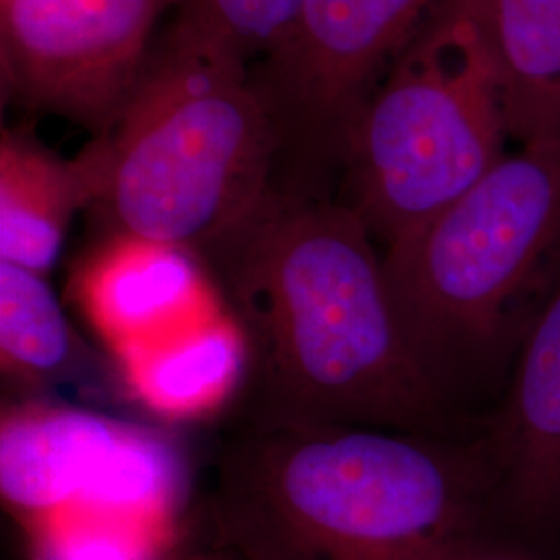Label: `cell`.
<instances>
[{
    "label": "cell",
    "mask_w": 560,
    "mask_h": 560,
    "mask_svg": "<svg viewBox=\"0 0 560 560\" xmlns=\"http://www.w3.org/2000/svg\"><path fill=\"white\" fill-rule=\"evenodd\" d=\"M436 0H305L252 80L280 141L277 180L335 194L347 131Z\"/></svg>",
    "instance_id": "cell-6"
},
{
    "label": "cell",
    "mask_w": 560,
    "mask_h": 560,
    "mask_svg": "<svg viewBox=\"0 0 560 560\" xmlns=\"http://www.w3.org/2000/svg\"><path fill=\"white\" fill-rule=\"evenodd\" d=\"M480 430L499 478L501 521L560 525V256Z\"/></svg>",
    "instance_id": "cell-8"
},
{
    "label": "cell",
    "mask_w": 560,
    "mask_h": 560,
    "mask_svg": "<svg viewBox=\"0 0 560 560\" xmlns=\"http://www.w3.org/2000/svg\"><path fill=\"white\" fill-rule=\"evenodd\" d=\"M183 560H241L240 557H235V555H231V552H226V550H221V548H214V550H210V552H200V555H194V557H187V559Z\"/></svg>",
    "instance_id": "cell-17"
},
{
    "label": "cell",
    "mask_w": 560,
    "mask_h": 560,
    "mask_svg": "<svg viewBox=\"0 0 560 560\" xmlns=\"http://www.w3.org/2000/svg\"><path fill=\"white\" fill-rule=\"evenodd\" d=\"M494 46L509 138H560V0H480Z\"/></svg>",
    "instance_id": "cell-13"
},
{
    "label": "cell",
    "mask_w": 560,
    "mask_h": 560,
    "mask_svg": "<svg viewBox=\"0 0 560 560\" xmlns=\"http://www.w3.org/2000/svg\"><path fill=\"white\" fill-rule=\"evenodd\" d=\"M101 141L62 159L25 127L0 136V260L48 275L69 226L101 194Z\"/></svg>",
    "instance_id": "cell-11"
},
{
    "label": "cell",
    "mask_w": 560,
    "mask_h": 560,
    "mask_svg": "<svg viewBox=\"0 0 560 560\" xmlns=\"http://www.w3.org/2000/svg\"><path fill=\"white\" fill-rule=\"evenodd\" d=\"M0 361L23 390L59 382L78 361V339L46 275L2 260Z\"/></svg>",
    "instance_id": "cell-14"
},
{
    "label": "cell",
    "mask_w": 560,
    "mask_h": 560,
    "mask_svg": "<svg viewBox=\"0 0 560 560\" xmlns=\"http://www.w3.org/2000/svg\"><path fill=\"white\" fill-rule=\"evenodd\" d=\"M104 235L194 254L247 221L275 185L280 141L235 55L171 27L101 138Z\"/></svg>",
    "instance_id": "cell-4"
},
{
    "label": "cell",
    "mask_w": 560,
    "mask_h": 560,
    "mask_svg": "<svg viewBox=\"0 0 560 560\" xmlns=\"http://www.w3.org/2000/svg\"><path fill=\"white\" fill-rule=\"evenodd\" d=\"M180 0H0L4 102L108 133L136 94L162 15Z\"/></svg>",
    "instance_id": "cell-7"
},
{
    "label": "cell",
    "mask_w": 560,
    "mask_h": 560,
    "mask_svg": "<svg viewBox=\"0 0 560 560\" xmlns=\"http://www.w3.org/2000/svg\"><path fill=\"white\" fill-rule=\"evenodd\" d=\"M506 140L481 2L436 0L351 122L337 198L386 249L476 185Z\"/></svg>",
    "instance_id": "cell-5"
},
{
    "label": "cell",
    "mask_w": 560,
    "mask_h": 560,
    "mask_svg": "<svg viewBox=\"0 0 560 560\" xmlns=\"http://www.w3.org/2000/svg\"><path fill=\"white\" fill-rule=\"evenodd\" d=\"M117 358L127 388L145 407L166 418H196L231 400L245 355L240 330L219 303Z\"/></svg>",
    "instance_id": "cell-12"
},
{
    "label": "cell",
    "mask_w": 560,
    "mask_h": 560,
    "mask_svg": "<svg viewBox=\"0 0 560 560\" xmlns=\"http://www.w3.org/2000/svg\"><path fill=\"white\" fill-rule=\"evenodd\" d=\"M409 349L459 420L480 423L560 256V138L532 141L382 252Z\"/></svg>",
    "instance_id": "cell-3"
},
{
    "label": "cell",
    "mask_w": 560,
    "mask_h": 560,
    "mask_svg": "<svg viewBox=\"0 0 560 560\" xmlns=\"http://www.w3.org/2000/svg\"><path fill=\"white\" fill-rule=\"evenodd\" d=\"M240 330L226 430L368 425L465 434L400 330L384 256L332 194L272 185L256 212L198 252Z\"/></svg>",
    "instance_id": "cell-1"
},
{
    "label": "cell",
    "mask_w": 560,
    "mask_h": 560,
    "mask_svg": "<svg viewBox=\"0 0 560 560\" xmlns=\"http://www.w3.org/2000/svg\"><path fill=\"white\" fill-rule=\"evenodd\" d=\"M36 560H154L171 529L83 504L25 525Z\"/></svg>",
    "instance_id": "cell-15"
},
{
    "label": "cell",
    "mask_w": 560,
    "mask_h": 560,
    "mask_svg": "<svg viewBox=\"0 0 560 560\" xmlns=\"http://www.w3.org/2000/svg\"><path fill=\"white\" fill-rule=\"evenodd\" d=\"M241 560H460L501 523L481 430H226L208 499Z\"/></svg>",
    "instance_id": "cell-2"
},
{
    "label": "cell",
    "mask_w": 560,
    "mask_h": 560,
    "mask_svg": "<svg viewBox=\"0 0 560 560\" xmlns=\"http://www.w3.org/2000/svg\"><path fill=\"white\" fill-rule=\"evenodd\" d=\"M303 7L305 0H180L173 25L249 65L279 48Z\"/></svg>",
    "instance_id": "cell-16"
},
{
    "label": "cell",
    "mask_w": 560,
    "mask_h": 560,
    "mask_svg": "<svg viewBox=\"0 0 560 560\" xmlns=\"http://www.w3.org/2000/svg\"><path fill=\"white\" fill-rule=\"evenodd\" d=\"M120 421L75 407L21 400L2 411L0 492L32 525L73 504L117 439Z\"/></svg>",
    "instance_id": "cell-10"
},
{
    "label": "cell",
    "mask_w": 560,
    "mask_h": 560,
    "mask_svg": "<svg viewBox=\"0 0 560 560\" xmlns=\"http://www.w3.org/2000/svg\"><path fill=\"white\" fill-rule=\"evenodd\" d=\"M460 560H511L506 559V557H502L499 555L497 550H492V546H488V548H483L480 552H474V555H469V557H465V559Z\"/></svg>",
    "instance_id": "cell-18"
},
{
    "label": "cell",
    "mask_w": 560,
    "mask_h": 560,
    "mask_svg": "<svg viewBox=\"0 0 560 560\" xmlns=\"http://www.w3.org/2000/svg\"><path fill=\"white\" fill-rule=\"evenodd\" d=\"M73 289L117 355L219 305L198 254L129 235H104Z\"/></svg>",
    "instance_id": "cell-9"
}]
</instances>
